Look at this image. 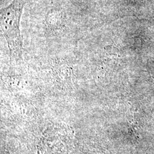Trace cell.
Wrapping results in <instances>:
<instances>
[{"label":"cell","mask_w":154,"mask_h":154,"mask_svg":"<svg viewBox=\"0 0 154 154\" xmlns=\"http://www.w3.org/2000/svg\"><path fill=\"white\" fill-rule=\"evenodd\" d=\"M95 154V153H93V154H92V153H91V152H88V153H86V152H85V153H82V154H81V153H80V152H79V153H78V154Z\"/></svg>","instance_id":"obj_3"},{"label":"cell","mask_w":154,"mask_h":154,"mask_svg":"<svg viewBox=\"0 0 154 154\" xmlns=\"http://www.w3.org/2000/svg\"><path fill=\"white\" fill-rule=\"evenodd\" d=\"M72 144V135L66 130H48L39 144L38 154H67Z\"/></svg>","instance_id":"obj_2"},{"label":"cell","mask_w":154,"mask_h":154,"mask_svg":"<svg viewBox=\"0 0 154 154\" xmlns=\"http://www.w3.org/2000/svg\"><path fill=\"white\" fill-rule=\"evenodd\" d=\"M24 0H13L9 5L1 10V29L5 37L11 58H21L22 39L20 21Z\"/></svg>","instance_id":"obj_1"}]
</instances>
